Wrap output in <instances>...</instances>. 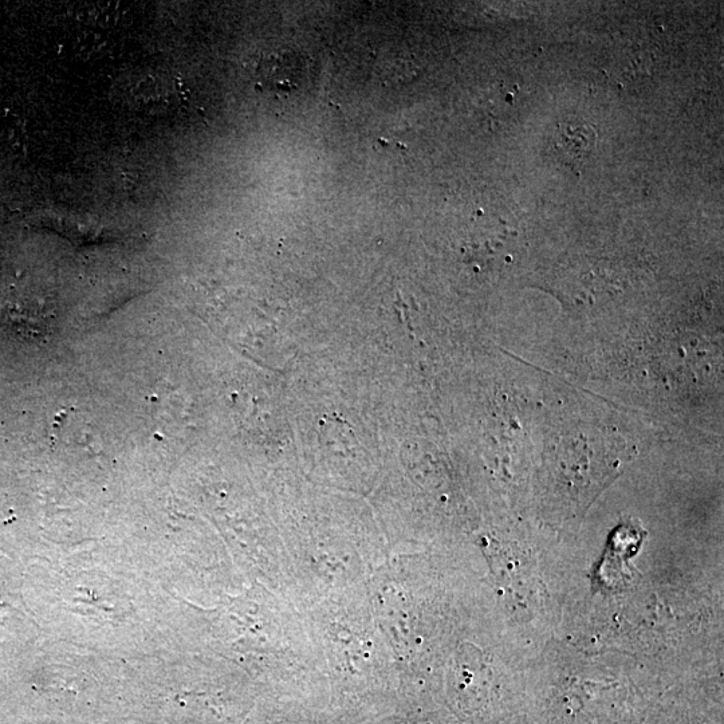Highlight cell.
I'll list each match as a JSON object with an SVG mask.
<instances>
[{
	"mask_svg": "<svg viewBox=\"0 0 724 724\" xmlns=\"http://www.w3.org/2000/svg\"><path fill=\"white\" fill-rule=\"evenodd\" d=\"M306 69L305 58L294 51L267 55L258 66V86L275 97L287 96L301 86Z\"/></svg>",
	"mask_w": 724,
	"mask_h": 724,
	"instance_id": "6da1fadb",
	"label": "cell"
},
{
	"mask_svg": "<svg viewBox=\"0 0 724 724\" xmlns=\"http://www.w3.org/2000/svg\"><path fill=\"white\" fill-rule=\"evenodd\" d=\"M597 133L582 120L561 121L553 135L552 148L558 159L570 167H580L596 149Z\"/></svg>",
	"mask_w": 724,
	"mask_h": 724,
	"instance_id": "7a4b0ae2",
	"label": "cell"
},
{
	"mask_svg": "<svg viewBox=\"0 0 724 724\" xmlns=\"http://www.w3.org/2000/svg\"><path fill=\"white\" fill-rule=\"evenodd\" d=\"M169 80L160 76H143L129 82V100L136 105L163 104L169 100Z\"/></svg>",
	"mask_w": 724,
	"mask_h": 724,
	"instance_id": "3957f363",
	"label": "cell"
}]
</instances>
